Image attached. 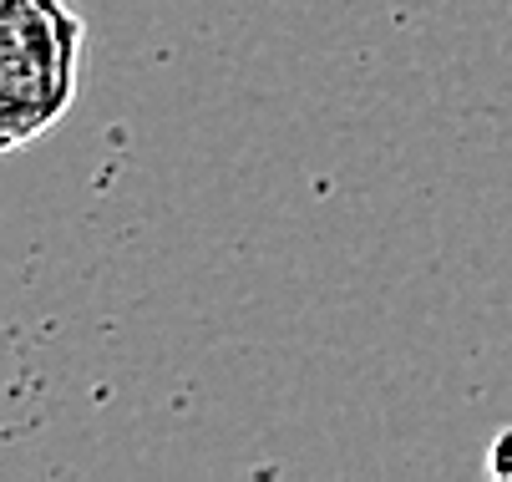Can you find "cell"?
<instances>
[{
	"label": "cell",
	"mask_w": 512,
	"mask_h": 482,
	"mask_svg": "<svg viewBox=\"0 0 512 482\" xmlns=\"http://www.w3.org/2000/svg\"><path fill=\"white\" fill-rule=\"evenodd\" d=\"M87 21L66 0H0V148L46 137L82 92Z\"/></svg>",
	"instance_id": "cell-1"
},
{
	"label": "cell",
	"mask_w": 512,
	"mask_h": 482,
	"mask_svg": "<svg viewBox=\"0 0 512 482\" xmlns=\"http://www.w3.org/2000/svg\"><path fill=\"white\" fill-rule=\"evenodd\" d=\"M487 472L502 477V482H512V427L497 432V442L487 447Z\"/></svg>",
	"instance_id": "cell-2"
}]
</instances>
